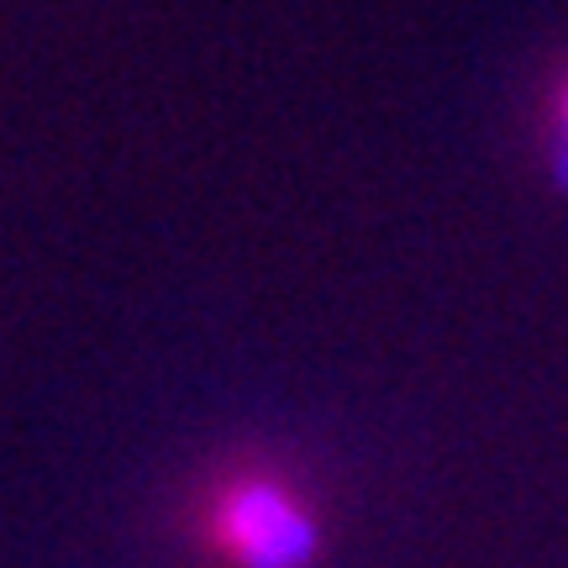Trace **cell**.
Segmentation results:
<instances>
[{"label":"cell","instance_id":"1","mask_svg":"<svg viewBox=\"0 0 568 568\" xmlns=\"http://www.w3.org/2000/svg\"><path fill=\"white\" fill-rule=\"evenodd\" d=\"M184 537L205 568H322L326 510L290 468L232 458L190 489Z\"/></svg>","mask_w":568,"mask_h":568},{"label":"cell","instance_id":"2","mask_svg":"<svg viewBox=\"0 0 568 568\" xmlns=\"http://www.w3.org/2000/svg\"><path fill=\"white\" fill-rule=\"evenodd\" d=\"M548 142H564L568 148V69L548 90Z\"/></svg>","mask_w":568,"mask_h":568},{"label":"cell","instance_id":"3","mask_svg":"<svg viewBox=\"0 0 568 568\" xmlns=\"http://www.w3.org/2000/svg\"><path fill=\"white\" fill-rule=\"evenodd\" d=\"M548 180H552V190L568 201V148L564 142H548Z\"/></svg>","mask_w":568,"mask_h":568}]
</instances>
